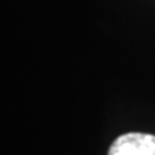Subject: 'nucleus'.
Returning a JSON list of instances; mask_svg holds the SVG:
<instances>
[{
    "label": "nucleus",
    "instance_id": "f257e3e1",
    "mask_svg": "<svg viewBox=\"0 0 155 155\" xmlns=\"http://www.w3.org/2000/svg\"><path fill=\"white\" fill-rule=\"evenodd\" d=\"M108 155H155V135L142 132L124 134L114 141Z\"/></svg>",
    "mask_w": 155,
    "mask_h": 155
}]
</instances>
